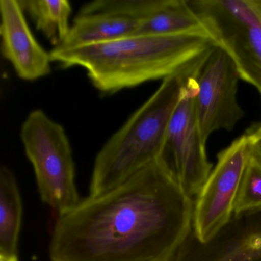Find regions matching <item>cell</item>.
<instances>
[{
    "instance_id": "1",
    "label": "cell",
    "mask_w": 261,
    "mask_h": 261,
    "mask_svg": "<svg viewBox=\"0 0 261 261\" xmlns=\"http://www.w3.org/2000/svg\"><path fill=\"white\" fill-rule=\"evenodd\" d=\"M194 200L161 159L59 215L51 261H169L192 229Z\"/></svg>"
},
{
    "instance_id": "2",
    "label": "cell",
    "mask_w": 261,
    "mask_h": 261,
    "mask_svg": "<svg viewBox=\"0 0 261 261\" xmlns=\"http://www.w3.org/2000/svg\"><path fill=\"white\" fill-rule=\"evenodd\" d=\"M215 45L199 35H133L118 40L71 49L55 48L51 61L86 70L94 88L112 94L164 79Z\"/></svg>"
},
{
    "instance_id": "3",
    "label": "cell",
    "mask_w": 261,
    "mask_h": 261,
    "mask_svg": "<svg viewBox=\"0 0 261 261\" xmlns=\"http://www.w3.org/2000/svg\"><path fill=\"white\" fill-rule=\"evenodd\" d=\"M209 50L163 79L154 94L102 146L94 160L90 195L114 189L160 158L181 91Z\"/></svg>"
},
{
    "instance_id": "4",
    "label": "cell",
    "mask_w": 261,
    "mask_h": 261,
    "mask_svg": "<svg viewBox=\"0 0 261 261\" xmlns=\"http://www.w3.org/2000/svg\"><path fill=\"white\" fill-rule=\"evenodd\" d=\"M20 137L33 165L42 201L59 215L75 207L81 199L72 149L65 128L42 110H35L22 123Z\"/></svg>"
},
{
    "instance_id": "5",
    "label": "cell",
    "mask_w": 261,
    "mask_h": 261,
    "mask_svg": "<svg viewBox=\"0 0 261 261\" xmlns=\"http://www.w3.org/2000/svg\"><path fill=\"white\" fill-rule=\"evenodd\" d=\"M215 45L236 65L241 80L261 95V0H189Z\"/></svg>"
},
{
    "instance_id": "6",
    "label": "cell",
    "mask_w": 261,
    "mask_h": 261,
    "mask_svg": "<svg viewBox=\"0 0 261 261\" xmlns=\"http://www.w3.org/2000/svg\"><path fill=\"white\" fill-rule=\"evenodd\" d=\"M198 71L189 79L181 91L160 157L185 193L193 200L213 169L207 159L206 144L201 139L195 113Z\"/></svg>"
},
{
    "instance_id": "7",
    "label": "cell",
    "mask_w": 261,
    "mask_h": 261,
    "mask_svg": "<svg viewBox=\"0 0 261 261\" xmlns=\"http://www.w3.org/2000/svg\"><path fill=\"white\" fill-rule=\"evenodd\" d=\"M245 133L217 155L216 165L194 199L192 231L204 243L231 218L243 174L251 155Z\"/></svg>"
},
{
    "instance_id": "8",
    "label": "cell",
    "mask_w": 261,
    "mask_h": 261,
    "mask_svg": "<svg viewBox=\"0 0 261 261\" xmlns=\"http://www.w3.org/2000/svg\"><path fill=\"white\" fill-rule=\"evenodd\" d=\"M240 80L231 58L221 47L214 45L206 54L196 77L195 113L205 144L215 131H231L244 117L238 100Z\"/></svg>"
},
{
    "instance_id": "9",
    "label": "cell",
    "mask_w": 261,
    "mask_h": 261,
    "mask_svg": "<svg viewBox=\"0 0 261 261\" xmlns=\"http://www.w3.org/2000/svg\"><path fill=\"white\" fill-rule=\"evenodd\" d=\"M169 261H261V207L233 214L204 243L192 229Z\"/></svg>"
},
{
    "instance_id": "10",
    "label": "cell",
    "mask_w": 261,
    "mask_h": 261,
    "mask_svg": "<svg viewBox=\"0 0 261 261\" xmlns=\"http://www.w3.org/2000/svg\"><path fill=\"white\" fill-rule=\"evenodd\" d=\"M1 51L22 80L33 82L51 72L50 53L33 36L17 0H1Z\"/></svg>"
},
{
    "instance_id": "11",
    "label": "cell",
    "mask_w": 261,
    "mask_h": 261,
    "mask_svg": "<svg viewBox=\"0 0 261 261\" xmlns=\"http://www.w3.org/2000/svg\"><path fill=\"white\" fill-rule=\"evenodd\" d=\"M142 22L116 13H77L60 49L99 45L135 35Z\"/></svg>"
},
{
    "instance_id": "12",
    "label": "cell",
    "mask_w": 261,
    "mask_h": 261,
    "mask_svg": "<svg viewBox=\"0 0 261 261\" xmlns=\"http://www.w3.org/2000/svg\"><path fill=\"white\" fill-rule=\"evenodd\" d=\"M135 35H199L209 37L189 0H163L160 7L140 24Z\"/></svg>"
},
{
    "instance_id": "13",
    "label": "cell",
    "mask_w": 261,
    "mask_h": 261,
    "mask_svg": "<svg viewBox=\"0 0 261 261\" xmlns=\"http://www.w3.org/2000/svg\"><path fill=\"white\" fill-rule=\"evenodd\" d=\"M22 197L13 171L0 168V255H18L22 226Z\"/></svg>"
},
{
    "instance_id": "14",
    "label": "cell",
    "mask_w": 261,
    "mask_h": 261,
    "mask_svg": "<svg viewBox=\"0 0 261 261\" xmlns=\"http://www.w3.org/2000/svg\"><path fill=\"white\" fill-rule=\"evenodd\" d=\"M25 13L31 17L36 30L57 48L69 33L71 6L67 0H19Z\"/></svg>"
},
{
    "instance_id": "15",
    "label": "cell",
    "mask_w": 261,
    "mask_h": 261,
    "mask_svg": "<svg viewBox=\"0 0 261 261\" xmlns=\"http://www.w3.org/2000/svg\"><path fill=\"white\" fill-rule=\"evenodd\" d=\"M261 207V163L250 155L243 174L233 214Z\"/></svg>"
},
{
    "instance_id": "16",
    "label": "cell",
    "mask_w": 261,
    "mask_h": 261,
    "mask_svg": "<svg viewBox=\"0 0 261 261\" xmlns=\"http://www.w3.org/2000/svg\"><path fill=\"white\" fill-rule=\"evenodd\" d=\"M246 133L250 136V140H251V143H250L251 155L261 163V134L253 133L250 129H247Z\"/></svg>"
},
{
    "instance_id": "17",
    "label": "cell",
    "mask_w": 261,
    "mask_h": 261,
    "mask_svg": "<svg viewBox=\"0 0 261 261\" xmlns=\"http://www.w3.org/2000/svg\"><path fill=\"white\" fill-rule=\"evenodd\" d=\"M0 261H19V258H18V255L16 256L0 255Z\"/></svg>"
},
{
    "instance_id": "18",
    "label": "cell",
    "mask_w": 261,
    "mask_h": 261,
    "mask_svg": "<svg viewBox=\"0 0 261 261\" xmlns=\"http://www.w3.org/2000/svg\"><path fill=\"white\" fill-rule=\"evenodd\" d=\"M250 130L253 131V133L256 134H261V122L258 124L253 125L251 128H250Z\"/></svg>"
}]
</instances>
